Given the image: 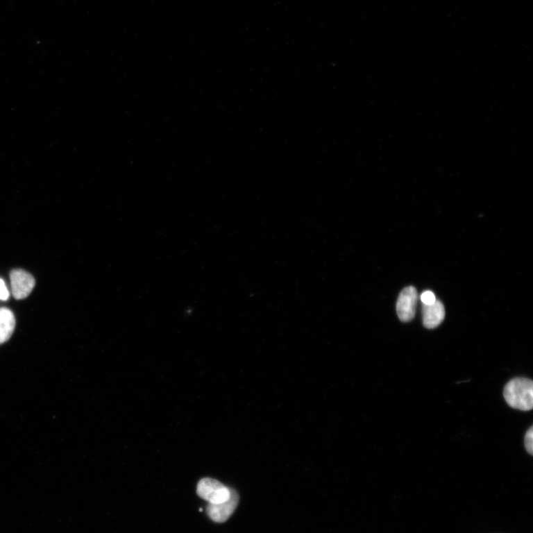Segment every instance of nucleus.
<instances>
[{
	"label": "nucleus",
	"mask_w": 533,
	"mask_h": 533,
	"mask_svg": "<svg viewBox=\"0 0 533 533\" xmlns=\"http://www.w3.org/2000/svg\"><path fill=\"white\" fill-rule=\"evenodd\" d=\"M504 396L511 407L523 411L531 410L533 407V383L524 378L511 380L505 387Z\"/></svg>",
	"instance_id": "1"
},
{
	"label": "nucleus",
	"mask_w": 533,
	"mask_h": 533,
	"mask_svg": "<svg viewBox=\"0 0 533 533\" xmlns=\"http://www.w3.org/2000/svg\"><path fill=\"white\" fill-rule=\"evenodd\" d=\"M197 494L209 504H219L226 502L231 494V489L219 481L205 477L197 485Z\"/></svg>",
	"instance_id": "2"
},
{
	"label": "nucleus",
	"mask_w": 533,
	"mask_h": 533,
	"mask_svg": "<svg viewBox=\"0 0 533 533\" xmlns=\"http://www.w3.org/2000/svg\"><path fill=\"white\" fill-rule=\"evenodd\" d=\"M418 294L414 287H407L400 294L397 305V314L400 320L407 322L412 320L416 314Z\"/></svg>",
	"instance_id": "3"
},
{
	"label": "nucleus",
	"mask_w": 533,
	"mask_h": 533,
	"mask_svg": "<svg viewBox=\"0 0 533 533\" xmlns=\"http://www.w3.org/2000/svg\"><path fill=\"white\" fill-rule=\"evenodd\" d=\"M238 493L231 489V494L226 502L219 504H209L207 507V514L211 520L217 523H223L228 520L235 512L239 505Z\"/></svg>",
	"instance_id": "4"
},
{
	"label": "nucleus",
	"mask_w": 533,
	"mask_h": 533,
	"mask_svg": "<svg viewBox=\"0 0 533 533\" xmlns=\"http://www.w3.org/2000/svg\"><path fill=\"white\" fill-rule=\"evenodd\" d=\"M10 279L13 296L18 300L27 298L35 286V278L24 270L11 271Z\"/></svg>",
	"instance_id": "5"
},
{
	"label": "nucleus",
	"mask_w": 533,
	"mask_h": 533,
	"mask_svg": "<svg viewBox=\"0 0 533 533\" xmlns=\"http://www.w3.org/2000/svg\"><path fill=\"white\" fill-rule=\"evenodd\" d=\"M446 317V310L440 301L430 305H423V323L428 329L436 328Z\"/></svg>",
	"instance_id": "6"
},
{
	"label": "nucleus",
	"mask_w": 533,
	"mask_h": 533,
	"mask_svg": "<svg viewBox=\"0 0 533 533\" xmlns=\"http://www.w3.org/2000/svg\"><path fill=\"white\" fill-rule=\"evenodd\" d=\"M16 325V320L12 311L0 308V344L6 342L12 336Z\"/></svg>",
	"instance_id": "7"
},
{
	"label": "nucleus",
	"mask_w": 533,
	"mask_h": 533,
	"mask_svg": "<svg viewBox=\"0 0 533 533\" xmlns=\"http://www.w3.org/2000/svg\"><path fill=\"white\" fill-rule=\"evenodd\" d=\"M525 448L530 454H533V428L531 427L527 432L525 439Z\"/></svg>",
	"instance_id": "8"
},
{
	"label": "nucleus",
	"mask_w": 533,
	"mask_h": 533,
	"mask_svg": "<svg viewBox=\"0 0 533 533\" xmlns=\"http://www.w3.org/2000/svg\"><path fill=\"white\" fill-rule=\"evenodd\" d=\"M422 303L426 305H430L437 301L435 294L432 291H427L421 295Z\"/></svg>",
	"instance_id": "9"
},
{
	"label": "nucleus",
	"mask_w": 533,
	"mask_h": 533,
	"mask_svg": "<svg viewBox=\"0 0 533 533\" xmlns=\"http://www.w3.org/2000/svg\"><path fill=\"white\" fill-rule=\"evenodd\" d=\"M8 297L9 292L6 284L2 279H0V299L3 300V301H6Z\"/></svg>",
	"instance_id": "10"
}]
</instances>
